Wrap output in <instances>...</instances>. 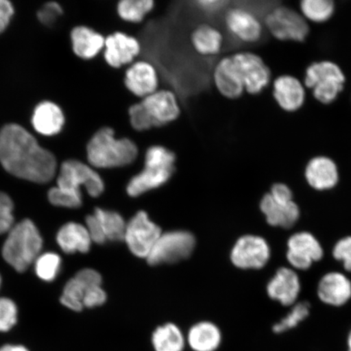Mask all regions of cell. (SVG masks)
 I'll list each match as a JSON object with an SVG mask.
<instances>
[{"label": "cell", "instance_id": "cell-1", "mask_svg": "<svg viewBox=\"0 0 351 351\" xmlns=\"http://www.w3.org/2000/svg\"><path fill=\"white\" fill-rule=\"evenodd\" d=\"M0 163L15 177L36 183L50 182L56 172L55 156L16 124L0 131Z\"/></svg>", "mask_w": 351, "mask_h": 351}, {"label": "cell", "instance_id": "cell-2", "mask_svg": "<svg viewBox=\"0 0 351 351\" xmlns=\"http://www.w3.org/2000/svg\"><path fill=\"white\" fill-rule=\"evenodd\" d=\"M81 186H85L91 197H99L104 191L103 179L89 165L78 160L64 162L57 178V185L48 192L51 204L68 208H78L82 204Z\"/></svg>", "mask_w": 351, "mask_h": 351}, {"label": "cell", "instance_id": "cell-3", "mask_svg": "<svg viewBox=\"0 0 351 351\" xmlns=\"http://www.w3.org/2000/svg\"><path fill=\"white\" fill-rule=\"evenodd\" d=\"M87 159L97 169L121 168L137 159L138 145L129 138H117L115 130L104 127L94 134L87 145Z\"/></svg>", "mask_w": 351, "mask_h": 351}, {"label": "cell", "instance_id": "cell-4", "mask_svg": "<svg viewBox=\"0 0 351 351\" xmlns=\"http://www.w3.org/2000/svg\"><path fill=\"white\" fill-rule=\"evenodd\" d=\"M176 154L170 149L154 145L145 153L143 169L132 178L126 191L131 197H138L168 182L175 171Z\"/></svg>", "mask_w": 351, "mask_h": 351}, {"label": "cell", "instance_id": "cell-5", "mask_svg": "<svg viewBox=\"0 0 351 351\" xmlns=\"http://www.w3.org/2000/svg\"><path fill=\"white\" fill-rule=\"evenodd\" d=\"M43 248V239L36 226L25 219L13 226L3 244L4 261L19 273H23L36 261Z\"/></svg>", "mask_w": 351, "mask_h": 351}, {"label": "cell", "instance_id": "cell-6", "mask_svg": "<svg viewBox=\"0 0 351 351\" xmlns=\"http://www.w3.org/2000/svg\"><path fill=\"white\" fill-rule=\"evenodd\" d=\"M346 76L339 65L329 60L311 64L306 68L304 85L313 90L315 99L323 104H330L343 90Z\"/></svg>", "mask_w": 351, "mask_h": 351}, {"label": "cell", "instance_id": "cell-7", "mask_svg": "<svg viewBox=\"0 0 351 351\" xmlns=\"http://www.w3.org/2000/svg\"><path fill=\"white\" fill-rule=\"evenodd\" d=\"M195 247V239L190 232H165L158 239L147 260L151 265L175 263L186 260Z\"/></svg>", "mask_w": 351, "mask_h": 351}, {"label": "cell", "instance_id": "cell-8", "mask_svg": "<svg viewBox=\"0 0 351 351\" xmlns=\"http://www.w3.org/2000/svg\"><path fill=\"white\" fill-rule=\"evenodd\" d=\"M265 25L274 37L282 41L304 42L309 34L302 15L288 7H275L267 13Z\"/></svg>", "mask_w": 351, "mask_h": 351}, {"label": "cell", "instance_id": "cell-9", "mask_svg": "<svg viewBox=\"0 0 351 351\" xmlns=\"http://www.w3.org/2000/svg\"><path fill=\"white\" fill-rule=\"evenodd\" d=\"M245 91L258 95L269 85L271 71L260 56L250 51L237 52L231 55Z\"/></svg>", "mask_w": 351, "mask_h": 351}, {"label": "cell", "instance_id": "cell-10", "mask_svg": "<svg viewBox=\"0 0 351 351\" xmlns=\"http://www.w3.org/2000/svg\"><path fill=\"white\" fill-rule=\"evenodd\" d=\"M161 234L160 228L147 214L139 212L127 223L124 241L134 256L147 258Z\"/></svg>", "mask_w": 351, "mask_h": 351}, {"label": "cell", "instance_id": "cell-11", "mask_svg": "<svg viewBox=\"0 0 351 351\" xmlns=\"http://www.w3.org/2000/svg\"><path fill=\"white\" fill-rule=\"evenodd\" d=\"M271 251L267 241L258 236L245 235L237 241L231 261L241 269H261L269 262Z\"/></svg>", "mask_w": 351, "mask_h": 351}, {"label": "cell", "instance_id": "cell-12", "mask_svg": "<svg viewBox=\"0 0 351 351\" xmlns=\"http://www.w3.org/2000/svg\"><path fill=\"white\" fill-rule=\"evenodd\" d=\"M287 245V258L295 269L307 270L324 256L322 245L310 232H296L289 239Z\"/></svg>", "mask_w": 351, "mask_h": 351}, {"label": "cell", "instance_id": "cell-13", "mask_svg": "<svg viewBox=\"0 0 351 351\" xmlns=\"http://www.w3.org/2000/svg\"><path fill=\"white\" fill-rule=\"evenodd\" d=\"M141 51L138 39L125 32H117L105 38L104 59L113 69L133 64Z\"/></svg>", "mask_w": 351, "mask_h": 351}, {"label": "cell", "instance_id": "cell-14", "mask_svg": "<svg viewBox=\"0 0 351 351\" xmlns=\"http://www.w3.org/2000/svg\"><path fill=\"white\" fill-rule=\"evenodd\" d=\"M225 23L229 32L240 42L256 43L261 40L263 34L261 21L247 8H230L225 15Z\"/></svg>", "mask_w": 351, "mask_h": 351}, {"label": "cell", "instance_id": "cell-15", "mask_svg": "<svg viewBox=\"0 0 351 351\" xmlns=\"http://www.w3.org/2000/svg\"><path fill=\"white\" fill-rule=\"evenodd\" d=\"M124 84L136 97L147 98L158 90L159 76L157 69L147 60L135 61L126 69Z\"/></svg>", "mask_w": 351, "mask_h": 351}, {"label": "cell", "instance_id": "cell-16", "mask_svg": "<svg viewBox=\"0 0 351 351\" xmlns=\"http://www.w3.org/2000/svg\"><path fill=\"white\" fill-rule=\"evenodd\" d=\"M141 103L158 127L169 125L181 115L178 96L172 90H158L143 99Z\"/></svg>", "mask_w": 351, "mask_h": 351}, {"label": "cell", "instance_id": "cell-17", "mask_svg": "<svg viewBox=\"0 0 351 351\" xmlns=\"http://www.w3.org/2000/svg\"><path fill=\"white\" fill-rule=\"evenodd\" d=\"M300 291V279L289 267H280L267 285V295L283 306L295 305Z\"/></svg>", "mask_w": 351, "mask_h": 351}, {"label": "cell", "instance_id": "cell-18", "mask_svg": "<svg viewBox=\"0 0 351 351\" xmlns=\"http://www.w3.org/2000/svg\"><path fill=\"white\" fill-rule=\"evenodd\" d=\"M305 178L309 186L315 190H331L339 183V169L330 158L315 156L306 166Z\"/></svg>", "mask_w": 351, "mask_h": 351}, {"label": "cell", "instance_id": "cell-19", "mask_svg": "<svg viewBox=\"0 0 351 351\" xmlns=\"http://www.w3.org/2000/svg\"><path fill=\"white\" fill-rule=\"evenodd\" d=\"M273 93L276 102L284 111L296 112L305 103L304 86L295 77L282 75L276 77Z\"/></svg>", "mask_w": 351, "mask_h": 351}, {"label": "cell", "instance_id": "cell-20", "mask_svg": "<svg viewBox=\"0 0 351 351\" xmlns=\"http://www.w3.org/2000/svg\"><path fill=\"white\" fill-rule=\"evenodd\" d=\"M317 295L324 304L343 306L351 298V282L346 275L332 271L320 279Z\"/></svg>", "mask_w": 351, "mask_h": 351}, {"label": "cell", "instance_id": "cell-21", "mask_svg": "<svg viewBox=\"0 0 351 351\" xmlns=\"http://www.w3.org/2000/svg\"><path fill=\"white\" fill-rule=\"evenodd\" d=\"M261 209L271 226L289 229L295 226L300 217V210L295 202L276 201L269 194L263 197Z\"/></svg>", "mask_w": 351, "mask_h": 351}, {"label": "cell", "instance_id": "cell-22", "mask_svg": "<svg viewBox=\"0 0 351 351\" xmlns=\"http://www.w3.org/2000/svg\"><path fill=\"white\" fill-rule=\"evenodd\" d=\"M213 81L219 93L226 99H239L245 92L231 56L223 57L217 64L213 71Z\"/></svg>", "mask_w": 351, "mask_h": 351}, {"label": "cell", "instance_id": "cell-23", "mask_svg": "<svg viewBox=\"0 0 351 351\" xmlns=\"http://www.w3.org/2000/svg\"><path fill=\"white\" fill-rule=\"evenodd\" d=\"M56 241L61 250L67 254L87 253L92 243L86 227L75 222H69L61 227Z\"/></svg>", "mask_w": 351, "mask_h": 351}, {"label": "cell", "instance_id": "cell-24", "mask_svg": "<svg viewBox=\"0 0 351 351\" xmlns=\"http://www.w3.org/2000/svg\"><path fill=\"white\" fill-rule=\"evenodd\" d=\"M32 123L38 133L51 136L58 134L62 129L64 117L56 104L46 101L39 104L35 108Z\"/></svg>", "mask_w": 351, "mask_h": 351}, {"label": "cell", "instance_id": "cell-25", "mask_svg": "<svg viewBox=\"0 0 351 351\" xmlns=\"http://www.w3.org/2000/svg\"><path fill=\"white\" fill-rule=\"evenodd\" d=\"M73 49L82 59L95 58L104 48L105 38L86 26H77L73 29Z\"/></svg>", "mask_w": 351, "mask_h": 351}, {"label": "cell", "instance_id": "cell-26", "mask_svg": "<svg viewBox=\"0 0 351 351\" xmlns=\"http://www.w3.org/2000/svg\"><path fill=\"white\" fill-rule=\"evenodd\" d=\"M191 43L197 54L204 56H217L223 47V37L219 30L209 24H201L193 30Z\"/></svg>", "mask_w": 351, "mask_h": 351}, {"label": "cell", "instance_id": "cell-27", "mask_svg": "<svg viewBox=\"0 0 351 351\" xmlns=\"http://www.w3.org/2000/svg\"><path fill=\"white\" fill-rule=\"evenodd\" d=\"M221 340L219 328L210 322L195 324L189 331L187 337L189 346L194 351H216Z\"/></svg>", "mask_w": 351, "mask_h": 351}, {"label": "cell", "instance_id": "cell-28", "mask_svg": "<svg viewBox=\"0 0 351 351\" xmlns=\"http://www.w3.org/2000/svg\"><path fill=\"white\" fill-rule=\"evenodd\" d=\"M152 343L155 351H183L186 346L181 329L173 324L158 327L153 332Z\"/></svg>", "mask_w": 351, "mask_h": 351}, {"label": "cell", "instance_id": "cell-29", "mask_svg": "<svg viewBox=\"0 0 351 351\" xmlns=\"http://www.w3.org/2000/svg\"><path fill=\"white\" fill-rule=\"evenodd\" d=\"M153 0H121L117 5V12L122 21L132 24L141 23L154 10Z\"/></svg>", "mask_w": 351, "mask_h": 351}, {"label": "cell", "instance_id": "cell-30", "mask_svg": "<svg viewBox=\"0 0 351 351\" xmlns=\"http://www.w3.org/2000/svg\"><path fill=\"white\" fill-rule=\"evenodd\" d=\"M94 214L98 219L107 241H124L127 223L119 213L96 208Z\"/></svg>", "mask_w": 351, "mask_h": 351}, {"label": "cell", "instance_id": "cell-31", "mask_svg": "<svg viewBox=\"0 0 351 351\" xmlns=\"http://www.w3.org/2000/svg\"><path fill=\"white\" fill-rule=\"evenodd\" d=\"M300 10L305 20L323 23L332 16L335 4L331 0H304L300 3Z\"/></svg>", "mask_w": 351, "mask_h": 351}, {"label": "cell", "instance_id": "cell-32", "mask_svg": "<svg viewBox=\"0 0 351 351\" xmlns=\"http://www.w3.org/2000/svg\"><path fill=\"white\" fill-rule=\"evenodd\" d=\"M89 288L91 287H86L77 276H74L65 285L63 295L60 298L61 304L73 311H81L84 307L82 304L83 298L86 289Z\"/></svg>", "mask_w": 351, "mask_h": 351}, {"label": "cell", "instance_id": "cell-33", "mask_svg": "<svg viewBox=\"0 0 351 351\" xmlns=\"http://www.w3.org/2000/svg\"><path fill=\"white\" fill-rule=\"evenodd\" d=\"M61 258L56 253H46L39 256L35 261V271L39 278L52 282L58 275Z\"/></svg>", "mask_w": 351, "mask_h": 351}, {"label": "cell", "instance_id": "cell-34", "mask_svg": "<svg viewBox=\"0 0 351 351\" xmlns=\"http://www.w3.org/2000/svg\"><path fill=\"white\" fill-rule=\"evenodd\" d=\"M310 313V304L307 302H298L293 305L291 313L284 317L280 322L274 324V332L282 333L298 326L308 317Z\"/></svg>", "mask_w": 351, "mask_h": 351}, {"label": "cell", "instance_id": "cell-35", "mask_svg": "<svg viewBox=\"0 0 351 351\" xmlns=\"http://www.w3.org/2000/svg\"><path fill=\"white\" fill-rule=\"evenodd\" d=\"M128 113L130 125L135 131H147L158 127L141 102L132 105Z\"/></svg>", "mask_w": 351, "mask_h": 351}, {"label": "cell", "instance_id": "cell-36", "mask_svg": "<svg viewBox=\"0 0 351 351\" xmlns=\"http://www.w3.org/2000/svg\"><path fill=\"white\" fill-rule=\"evenodd\" d=\"M17 322L15 302L7 298H0V332H8Z\"/></svg>", "mask_w": 351, "mask_h": 351}, {"label": "cell", "instance_id": "cell-37", "mask_svg": "<svg viewBox=\"0 0 351 351\" xmlns=\"http://www.w3.org/2000/svg\"><path fill=\"white\" fill-rule=\"evenodd\" d=\"M13 202L11 197L0 192V234L10 232L13 227Z\"/></svg>", "mask_w": 351, "mask_h": 351}, {"label": "cell", "instance_id": "cell-38", "mask_svg": "<svg viewBox=\"0 0 351 351\" xmlns=\"http://www.w3.org/2000/svg\"><path fill=\"white\" fill-rule=\"evenodd\" d=\"M332 254L335 260L342 263L346 271H351V236L337 241Z\"/></svg>", "mask_w": 351, "mask_h": 351}, {"label": "cell", "instance_id": "cell-39", "mask_svg": "<svg viewBox=\"0 0 351 351\" xmlns=\"http://www.w3.org/2000/svg\"><path fill=\"white\" fill-rule=\"evenodd\" d=\"M106 293L100 287H94L86 289L84 298H83V306L87 308L103 305L106 302Z\"/></svg>", "mask_w": 351, "mask_h": 351}, {"label": "cell", "instance_id": "cell-40", "mask_svg": "<svg viewBox=\"0 0 351 351\" xmlns=\"http://www.w3.org/2000/svg\"><path fill=\"white\" fill-rule=\"evenodd\" d=\"M86 229L92 241L97 244L106 243V237H105L102 228H101L98 219L95 216V214L89 215L86 219Z\"/></svg>", "mask_w": 351, "mask_h": 351}, {"label": "cell", "instance_id": "cell-41", "mask_svg": "<svg viewBox=\"0 0 351 351\" xmlns=\"http://www.w3.org/2000/svg\"><path fill=\"white\" fill-rule=\"evenodd\" d=\"M62 10L56 3H48L44 6L40 11L38 12V19L43 23L49 25L53 22L56 17H58Z\"/></svg>", "mask_w": 351, "mask_h": 351}, {"label": "cell", "instance_id": "cell-42", "mask_svg": "<svg viewBox=\"0 0 351 351\" xmlns=\"http://www.w3.org/2000/svg\"><path fill=\"white\" fill-rule=\"evenodd\" d=\"M276 201L291 202L293 200V193L289 187L283 183H276L271 189L269 193Z\"/></svg>", "mask_w": 351, "mask_h": 351}, {"label": "cell", "instance_id": "cell-43", "mask_svg": "<svg viewBox=\"0 0 351 351\" xmlns=\"http://www.w3.org/2000/svg\"><path fill=\"white\" fill-rule=\"evenodd\" d=\"M12 3L7 0H0V34L6 29L13 15Z\"/></svg>", "mask_w": 351, "mask_h": 351}, {"label": "cell", "instance_id": "cell-44", "mask_svg": "<svg viewBox=\"0 0 351 351\" xmlns=\"http://www.w3.org/2000/svg\"><path fill=\"white\" fill-rule=\"evenodd\" d=\"M229 2L226 0H199L197 1V6L205 12L214 13L223 10Z\"/></svg>", "mask_w": 351, "mask_h": 351}, {"label": "cell", "instance_id": "cell-45", "mask_svg": "<svg viewBox=\"0 0 351 351\" xmlns=\"http://www.w3.org/2000/svg\"><path fill=\"white\" fill-rule=\"evenodd\" d=\"M0 351H29L24 346L21 345H4L0 348Z\"/></svg>", "mask_w": 351, "mask_h": 351}, {"label": "cell", "instance_id": "cell-46", "mask_svg": "<svg viewBox=\"0 0 351 351\" xmlns=\"http://www.w3.org/2000/svg\"><path fill=\"white\" fill-rule=\"evenodd\" d=\"M348 351H351V330H350V332L349 333V336H348Z\"/></svg>", "mask_w": 351, "mask_h": 351}, {"label": "cell", "instance_id": "cell-47", "mask_svg": "<svg viewBox=\"0 0 351 351\" xmlns=\"http://www.w3.org/2000/svg\"><path fill=\"white\" fill-rule=\"evenodd\" d=\"M0 283H1V279H0Z\"/></svg>", "mask_w": 351, "mask_h": 351}]
</instances>
